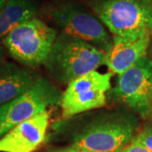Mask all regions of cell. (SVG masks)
Returning <instances> with one entry per match:
<instances>
[{
	"instance_id": "1",
	"label": "cell",
	"mask_w": 152,
	"mask_h": 152,
	"mask_svg": "<svg viewBox=\"0 0 152 152\" xmlns=\"http://www.w3.org/2000/svg\"><path fill=\"white\" fill-rule=\"evenodd\" d=\"M135 124L119 111H101L77 126L71 146L92 152H119L134 136Z\"/></svg>"
},
{
	"instance_id": "10",
	"label": "cell",
	"mask_w": 152,
	"mask_h": 152,
	"mask_svg": "<svg viewBox=\"0 0 152 152\" xmlns=\"http://www.w3.org/2000/svg\"><path fill=\"white\" fill-rule=\"evenodd\" d=\"M151 41L150 34L133 41L113 37L112 48L106 53L105 65L110 72L119 75L147 56Z\"/></svg>"
},
{
	"instance_id": "6",
	"label": "cell",
	"mask_w": 152,
	"mask_h": 152,
	"mask_svg": "<svg viewBox=\"0 0 152 152\" xmlns=\"http://www.w3.org/2000/svg\"><path fill=\"white\" fill-rule=\"evenodd\" d=\"M62 93L48 79L41 77L25 93L0 106V138L15 126L49 107L61 103Z\"/></svg>"
},
{
	"instance_id": "11",
	"label": "cell",
	"mask_w": 152,
	"mask_h": 152,
	"mask_svg": "<svg viewBox=\"0 0 152 152\" xmlns=\"http://www.w3.org/2000/svg\"><path fill=\"white\" fill-rule=\"evenodd\" d=\"M39 78V74L31 68L12 63L0 64V106L26 92Z\"/></svg>"
},
{
	"instance_id": "19",
	"label": "cell",
	"mask_w": 152,
	"mask_h": 152,
	"mask_svg": "<svg viewBox=\"0 0 152 152\" xmlns=\"http://www.w3.org/2000/svg\"><path fill=\"white\" fill-rule=\"evenodd\" d=\"M58 1H61V2H64V1H73V0H58Z\"/></svg>"
},
{
	"instance_id": "17",
	"label": "cell",
	"mask_w": 152,
	"mask_h": 152,
	"mask_svg": "<svg viewBox=\"0 0 152 152\" xmlns=\"http://www.w3.org/2000/svg\"><path fill=\"white\" fill-rule=\"evenodd\" d=\"M149 53H150V55H151V57L152 58V37H151V44H150V48H149V51H148Z\"/></svg>"
},
{
	"instance_id": "9",
	"label": "cell",
	"mask_w": 152,
	"mask_h": 152,
	"mask_svg": "<svg viewBox=\"0 0 152 152\" xmlns=\"http://www.w3.org/2000/svg\"><path fill=\"white\" fill-rule=\"evenodd\" d=\"M50 113L45 111L15 126L0 138V152H33L46 140Z\"/></svg>"
},
{
	"instance_id": "16",
	"label": "cell",
	"mask_w": 152,
	"mask_h": 152,
	"mask_svg": "<svg viewBox=\"0 0 152 152\" xmlns=\"http://www.w3.org/2000/svg\"><path fill=\"white\" fill-rule=\"evenodd\" d=\"M4 62V49L0 42V64Z\"/></svg>"
},
{
	"instance_id": "14",
	"label": "cell",
	"mask_w": 152,
	"mask_h": 152,
	"mask_svg": "<svg viewBox=\"0 0 152 152\" xmlns=\"http://www.w3.org/2000/svg\"><path fill=\"white\" fill-rule=\"evenodd\" d=\"M119 152H151L148 149L142 145L136 136L130 140V142L126 145Z\"/></svg>"
},
{
	"instance_id": "20",
	"label": "cell",
	"mask_w": 152,
	"mask_h": 152,
	"mask_svg": "<svg viewBox=\"0 0 152 152\" xmlns=\"http://www.w3.org/2000/svg\"><path fill=\"white\" fill-rule=\"evenodd\" d=\"M151 2H152V0H151Z\"/></svg>"
},
{
	"instance_id": "2",
	"label": "cell",
	"mask_w": 152,
	"mask_h": 152,
	"mask_svg": "<svg viewBox=\"0 0 152 152\" xmlns=\"http://www.w3.org/2000/svg\"><path fill=\"white\" fill-rule=\"evenodd\" d=\"M106 53L91 43L60 32L50 50L45 67L57 82L68 85L71 80L105 64Z\"/></svg>"
},
{
	"instance_id": "13",
	"label": "cell",
	"mask_w": 152,
	"mask_h": 152,
	"mask_svg": "<svg viewBox=\"0 0 152 152\" xmlns=\"http://www.w3.org/2000/svg\"><path fill=\"white\" fill-rule=\"evenodd\" d=\"M144 146L152 152V124H148L135 135Z\"/></svg>"
},
{
	"instance_id": "12",
	"label": "cell",
	"mask_w": 152,
	"mask_h": 152,
	"mask_svg": "<svg viewBox=\"0 0 152 152\" xmlns=\"http://www.w3.org/2000/svg\"><path fill=\"white\" fill-rule=\"evenodd\" d=\"M40 11L34 0H7L0 10V41L20 24L37 18Z\"/></svg>"
},
{
	"instance_id": "4",
	"label": "cell",
	"mask_w": 152,
	"mask_h": 152,
	"mask_svg": "<svg viewBox=\"0 0 152 152\" xmlns=\"http://www.w3.org/2000/svg\"><path fill=\"white\" fill-rule=\"evenodd\" d=\"M43 11L61 32L80 38L106 53L112 48L113 39L105 25L80 4L74 0L64 1L48 6Z\"/></svg>"
},
{
	"instance_id": "15",
	"label": "cell",
	"mask_w": 152,
	"mask_h": 152,
	"mask_svg": "<svg viewBox=\"0 0 152 152\" xmlns=\"http://www.w3.org/2000/svg\"><path fill=\"white\" fill-rule=\"evenodd\" d=\"M46 152H92L86 151V150H82L79 148H75L74 146L64 147V148H58V149H53V150H49Z\"/></svg>"
},
{
	"instance_id": "8",
	"label": "cell",
	"mask_w": 152,
	"mask_h": 152,
	"mask_svg": "<svg viewBox=\"0 0 152 152\" xmlns=\"http://www.w3.org/2000/svg\"><path fill=\"white\" fill-rule=\"evenodd\" d=\"M109 95L123 102L143 119L152 118V59L144 57L118 75Z\"/></svg>"
},
{
	"instance_id": "7",
	"label": "cell",
	"mask_w": 152,
	"mask_h": 152,
	"mask_svg": "<svg viewBox=\"0 0 152 152\" xmlns=\"http://www.w3.org/2000/svg\"><path fill=\"white\" fill-rule=\"evenodd\" d=\"M112 76V72L93 70L71 80L62 94V120L105 107Z\"/></svg>"
},
{
	"instance_id": "18",
	"label": "cell",
	"mask_w": 152,
	"mask_h": 152,
	"mask_svg": "<svg viewBox=\"0 0 152 152\" xmlns=\"http://www.w3.org/2000/svg\"><path fill=\"white\" fill-rule=\"evenodd\" d=\"M7 0H0V10L2 9V7L4 5V4L6 3Z\"/></svg>"
},
{
	"instance_id": "3",
	"label": "cell",
	"mask_w": 152,
	"mask_h": 152,
	"mask_svg": "<svg viewBox=\"0 0 152 152\" xmlns=\"http://www.w3.org/2000/svg\"><path fill=\"white\" fill-rule=\"evenodd\" d=\"M96 15L116 37L136 40L152 37L151 0H93Z\"/></svg>"
},
{
	"instance_id": "5",
	"label": "cell",
	"mask_w": 152,
	"mask_h": 152,
	"mask_svg": "<svg viewBox=\"0 0 152 152\" xmlns=\"http://www.w3.org/2000/svg\"><path fill=\"white\" fill-rule=\"evenodd\" d=\"M57 36L54 27L37 17L18 26L2 42L14 59L35 69L45 64Z\"/></svg>"
}]
</instances>
